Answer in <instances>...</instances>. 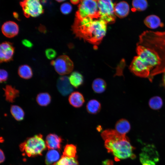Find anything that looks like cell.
I'll return each mask as SVG.
<instances>
[{"label": "cell", "mask_w": 165, "mask_h": 165, "mask_svg": "<svg viewBox=\"0 0 165 165\" xmlns=\"http://www.w3.org/2000/svg\"><path fill=\"white\" fill-rule=\"evenodd\" d=\"M107 23L100 18L87 17L76 18L72 27L78 36L94 44L100 43L105 35Z\"/></svg>", "instance_id": "obj_1"}, {"label": "cell", "mask_w": 165, "mask_h": 165, "mask_svg": "<svg viewBox=\"0 0 165 165\" xmlns=\"http://www.w3.org/2000/svg\"><path fill=\"white\" fill-rule=\"evenodd\" d=\"M137 44L151 50L160 59V64L152 71L148 78L151 81L154 76L165 72V31H145L139 35Z\"/></svg>", "instance_id": "obj_2"}, {"label": "cell", "mask_w": 165, "mask_h": 165, "mask_svg": "<svg viewBox=\"0 0 165 165\" xmlns=\"http://www.w3.org/2000/svg\"><path fill=\"white\" fill-rule=\"evenodd\" d=\"M101 135L108 152L112 153L117 160L135 158L133 152L134 148L126 135L120 134L115 130L108 129L103 131Z\"/></svg>", "instance_id": "obj_3"}, {"label": "cell", "mask_w": 165, "mask_h": 165, "mask_svg": "<svg viewBox=\"0 0 165 165\" xmlns=\"http://www.w3.org/2000/svg\"><path fill=\"white\" fill-rule=\"evenodd\" d=\"M46 143L42 134L35 135L20 144V148L28 157L41 155L46 149Z\"/></svg>", "instance_id": "obj_4"}, {"label": "cell", "mask_w": 165, "mask_h": 165, "mask_svg": "<svg viewBox=\"0 0 165 165\" xmlns=\"http://www.w3.org/2000/svg\"><path fill=\"white\" fill-rule=\"evenodd\" d=\"M97 0H81L76 13V18L82 19L87 17L99 18Z\"/></svg>", "instance_id": "obj_5"}, {"label": "cell", "mask_w": 165, "mask_h": 165, "mask_svg": "<svg viewBox=\"0 0 165 165\" xmlns=\"http://www.w3.org/2000/svg\"><path fill=\"white\" fill-rule=\"evenodd\" d=\"M99 18L107 24H112L115 21L114 4L112 0H97Z\"/></svg>", "instance_id": "obj_6"}, {"label": "cell", "mask_w": 165, "mask_h": 165, "mask_svg": "<svg viewBox=\"0 0 165 165\" xmlns=\"http://www.w3.org/2000/svg\"><path fill=\"white\" fill-rule=\"evenodd\" d=\"M129 69L133 73L137 76L148 78L154 68L148 63L137 55L133 58Z\"/></svg>", "instance_id": "obj_7"}, {"label": "cell", "mask_w": 165, "mask_h": 165, "mask_svg": "<svg viewBox=\"0 0 165 165\" xmlns=\"http://www.w3.org/2000/svg\"><path fill=\"white\" fill-rule=\"evenodd\" d=\"M50 64L54 66L56 71L62 76L72 72L74 68L73 62L70 58L65 55L58 57L55 60H52Z\"/></svg>", "instance_id": "obj_8"}, {"label": "cell", "mask_w": 165, "mask_h": 165, "mask_svg": "<svg viewBox=\"0 0 165 165\" xmlns=\"http://www.w3.org/2000/svg\"><path fill=\"white\" fill-rule=\"evenodd\" d=\"M24 16L27 18L36 17L42 14L44 9L39 0H25L20 2Z\"/></svg>", "instance_id": "obj_9"}, {"label": "cell", "mask_w": 165, "mask_h": 165, "mask_svg": "<svg viewBox=\"0 0 165 165\" xmlns=\"http://www.w3.org/2000/svg\"><path fill=\"white\" fill-rule=\"evenodd\" d=\"M139 159L142 165H156L159 156L154 145H148L142 149Z\"/></svg>", "instance_id": "obj_10"}, {"label": "cell", "mask_w": 165, "mask_h": 165, "mask_svg": "<svg viewBox=\"0 0 165 165\" xmlns=\"http://www.w3.org/2000/svg\"><path fill=\"white\" fill-rule=\"evenodd\" d=\"M136 50L137 55L149 64L154 69L160 64V61L159 57L150 49L137 44Z\"/></svg>", "instance_id": "obj_11"}, {"label": "cell", "mask_w": 165, "mask_h": 165, "mask_svg": "<svg viewBox=\"0 0 165 165\" xmlns=\"http://www.w3.org/2000/svg\"><path fill=\"white\" fill-rule=\"evenodd\" d=\"M14 48L13 44L8 42H5L0 45V61L1 63L12 60L14 53Z\"/></svg>", "instance_id": "obj_12"}, {"label": "cell", "mask_w": 165, "mask_h": 165, "mask_svg": "<svg viewBox=\"0 0 165 165\" xmlns=\"http://www.w3.org/2000/svg\"><path fill=\"white\" fill-rule=\"evenodd\" d=\"M57 87L59 92L63 96L70 94L73 91L72 86L70 82L69 77L65 75L59 77L57 82Z\"/></svg>", "instance_id": "obj_13"}, {"label": "cell", "mask_w": 165, "mask_h": 165, "mask_svg": "<svg viewBox=\"0 0 165 165\" xmlns=\"http://www.w3.org/2000/svg\"><path fill=\"white\" fill-rule=\"evenodd\" d=\"M1 31L5 36L11 38L17 35L19 32V27L15 22L8 21L5 22L2 25Z\"/></svg>", "instance_id": "obj_14"}, {"label": "cell", "mask_w": 165, "mask_h": 165, "mask_svg": "<svg viewBox=\"0 0 165 165\" xmlns=\"http://www.w3.org/2000/svg\"><path fill=\"white\" fill-rule=\"evenodd\" d=\"M114 12L116 16L120 18L126 17L130 12V6L127 2L122 1L114 5Z\"/></svg>", "instance_id": "obj_15"}, {"label": "cell", "mask_w": 165, "mask_h": 165, "mask_svg": "<svg viewBox=\"0 0 165 165\" xmlns=\"http://www.w3.org/2000/svg\"><path fill=\"white\" fill-rule=\"evenodd\" d=\"M68 100L69 104L75 108L81 107L85 102V99L83 94L79 91H74L69 95Z\"/></svg>", "instance_id": "obj_16"}, {"label": "cell", "mask_w": 165, "mask_h": 165, "mask_svg": "<svg viewBox=\"0 0 165 165\" xmlns=\"http://www.w3.org/2000/svg\"><path fill=\"white\" fill-rule=\"evenodd\" d=\"M61 138L57 135L54 134H50L46 137V146L49 150L59 149L61 148Z\"/></svg>", "instance_id": "obj_17"}, {"label": "cell", "mask_w": 165, "mask_h": 165, "mask_svg": "<svg viewBox=\"0 0 165 165\" xmlns=\"http://www.w3.org/2000/svg\"><path fill=\"white\" fill-rule=\"evenodd\" d=\"M144 22L145 25L151 29H156L163 26L159 17L153 14L147 16L145 19Z\"/></svg>", "instance_id": "obj_18"}, {"label": "cell", "mask_w": 165, "mask_h": 165, "mask_svg": "<svg viewBox=\"0 0 165 165\" xmlns=\"http://www.w3.org/2000/svg\"><path fill=\"white\" fill-rule=\"evenodd\" d=\"M6 100L9 102L13 103L19 95V90L9 85H6L3 88Z\"/></svg>", "instance_id": "obj_19"}, {"label": "cell", "mask_w": 165, "mask_h": 165, "mask_svg": "<svg viewBox=\"0 0 165 165\" xmlns=\"http://www.w3.org/2000/svg\"><path fill=\"white\" fill-rule=\"evenodd\" d=\"M130 125L129 122L125 119L118 120L115 125V130L118 133L123 135H126L130 129Z\"/></svg>", "instance_id": "obj_20"}, {"label": "cell", "mask_w": 165, "mask_h": 165, "mask_svg": "<svg viewBox=\"0 0 165 165\" xmlns=\"http://www.w3.org/2000/svg\"><path fill=\"white\" fill-rule=\"evenodd\" d=\"M69 79L71 85L76 88H79L82 85L84 82L82 75L77 71L72 72L69 77Z\"/></svg>", "instance_id": "obj_21"}, {"label": "cell", "mask_w": 165, "mask_h": 165, "mask_svg": "<svg viewBox=\"0 0 165 165\" xmlns=\"http://www.w3.org/2000/svg\"><path fill=\"white\" fill-rule=\"evenodd\" d=\"M101 108L100 102L95 99L90 100L87 103L86 108L87 112L91 114H96L99 113Z\"/></svg>", "instance_id": "obj_22"}, {"label": "cell", "mask_w": 165, "mask_h": 165, "mask_svg": "<svg viewBox=\"0 0 165 165\" xmlns=\"http://www.w3.org/2000/svg\"><path fill=\"white\" fill-rule=\"evenodd\" d=\"M92 87L95 93L101 94L105 90L107 87V83L104 79L101 78H97L93 81Z\"/></svg>", "instance_id": "obj_23"}, {"label": "cell", "mask_w": 165, "mask_h": 165, "mask_svg": "<svg viewBox=\"0 0 165 165\" xmlns=\"http://www.w3.org/2000/svg\"><path fill=\"white\" fill-rule=\"evenodd\" d=\"M18 73L20 77L26 79H31L33 76V72L31 68L27 64L20 66L18 70Z\"/></svg>", "instance_id": "obj_24"}, {"label": "cell", "mask_w": 165, "mask_h": 165, "mask_svg": "<svg viewBox=\"0 0 165 165\" xmlns=\"http://www.w3.org/2000/svg\"><path fill=\"white\" fill-rule=\"evenodd\" d=\"M11 113L17 121H20L24 118L25 113L23 110L19 106L12 105L10 108Z\"/></svg>", "instance_id": "obj_25"}, {"label": "cell", "mask_w": 165, "mask_h": 165, "mask_svg": "<svg viewBox=\"0 0 165 165\" xmlns=\"http://www.w3.org/2000/svg\"><path fill=\"white\" fill-rule=\"evenodd\" d=\"M36 101L39 105L46 106L50 103L51 101V97L48 93H41L37 95Z\"/></svg>", "instance_id": "obj_26"}, {"label": "cell", "mask_w": 165, "mask_h": 165, "mask_svg": "<svg viewBox=\"0 0 165 165\" xmlns=\"http://www.w3.org/2000/svg\"><path fill=\"white\" fill-rule=\"evenodd\" d=\"M132 6L133 12L142 11L147 9L148 3L146 0H134L132 1Z\"/></svg>", "instance_id": "obj_27"}, {"label": "cell", "mask_w": 165, "mask_h": 165, "mask_svg": "<svg viewBox=\"0 0 165 165\" xmlns=\"http://www.w3.org/2000/svg\"><path fill=\"white\" fill-rule=\"evenodd\" d=\"M59 157L60 154L58 152L54 149L50 150L46 154V163L47 165H50L54 162H57Z\"/></svg>", "instance_id": "obj_28"}, {"label": "cell", "mask_w": 165, "mask_h": 165, "mask_svg": "<svg viewBox=\"0 0 165 165\" xmlns=\"http://www.w3.org/2000/svg\"><path fill=\"white\" fill-rule=\"evenodd\" d=\"M52 165H79V164L76 157L70 158L62 155L58 161Z\"/></svg>", "instance_id": "obj_29"}, {"label": "cell", "mask_w": 165, "mask_h": 165, "mask_svg": "<svg viewBox=\"0 0 165 165\" xmlns=\"http://www.w3.org/2000/svg\"><path fill=\"white\" fill-rule=\"evenodd\" d=\"M148 104L150 108L156 110L161 108L163 102L160 97L155 96L152 97L149 100Z\"/></svg>", "instance_id": "obj_30"}, {"label": "cell", "mask_w": 165, "mask_h": 165, "mask_svg": "<svg viewBox=\"0 0 165 165\" xmlns=\"http://www.w3.org/2000/svg\"><path fill=\"white\" fill-rule=\"evenodd\" d=\"M76 147L72 144L67 145L65 147L63 155L70 158L75 157Z\"/></svg>", "instance_id": "obj_31"}, {"label": "cell", "mask_w": 165, "mask_h": 165, "mask_svg": "<svg viewBox=\"0 0 165 165\" xmlns=\"http://www.w3.org/2000/svg\"><path fill=\"white\" fill-rule=\"evenodd\" d=\"M61 12L64 14L67 15L70 13L72 10V6L69 2L62 3L60 7Z\"/></svg>", "instance_id": "obj_32"}, {"label": "cell", "mask_w": 165, "mask_h": 165, "mask_svg": "<svg viewBox=\"0 0 165 165\" xmlns=\"http://www.w3.org/2000/svg\"><path fill=\"white\" fill-rule=\"evenodd\" d=\"M45 53L47 58L50 60L54 59L57 55L56 51L52 48L46 49L45 51Z\"/></svg>", "instance_id": "obj_33"}, {"label": "cell", "mask_w": 165, "mask_h": 165, "mask_svg": "<svg viewBox=\"0 0 165 165\" xmlns=\"http://www.w3.org/2000/svg\"><path fill=\"white\" fill-rule=\"evenodd\" d=\"M0 82L1 83L6 82L8 78V72L5 70L1 69L0 70Z\"/></svg>", "instance_id": "obj_34"}, {"label": "cell", "mask_w": 165, "mask_h": 165, "mask_svg": "<svg viewBox=\"0 0 165 165\" xmlns=\"http://www.w3.org/2000/svg\"><path fill=\"white\" fill-rule=\"evenodd\" d=\"M22 44L25 46L31 48L33 46L32 43L29 40L26 39H24L22 41Z\"/></svg>", "instance_id": "obj_35"}, {"label": "cell", "mask_w": 165, "mask_h": 165, "mask_svg": "<svg viewBox=\"0 0 165 165\" xmlns=\"http://www.w3.org/2000/svg\"><path fill=\"white\" fill-rule=\"evenodd\" d=\"M0 163H2L5 160V157L4 155V153L2 151V150L1 149H0Z\"/></svg>", "instance_id": "obj_36"}, {"label": "cell", "mask_w": 165, "mask_h": 165, "mask_svg": "<svg viewBox=\"0 0 165 165\" xmlns=\"http://www.w3.org/2000/svg\"><path fill=\"white\" fill-rule=\"evenodd\" d=\"M70 2L71 3L74 5H76L80 2V0H71Z\"/></svg>", "instance_id": "obj_37"}, {"label": "cell", "mask_w": 165, "mask_h": 165, "mask_svg": "<svg viewBox=\"0 0 165 165\" xmlns=\"http://www.w3.org/2000/svg\"><path fill=\"white\" fill-rule=\"evenodd\" d=\"M13 14L14 18L18 20L19 15L16 12H14V13H13Z\"/></svg>", "instance_id": "obj_38"}, {"label": "cell", "mask_w": 165, "mask_h": 165, "mask_svg": "<svg viewBox=\"0 0 165 165\" xmlns=\"http://www.w3.org/2000/svg\"><path fill=\"white\" fill-rule=\"evenodd\" d=\"M163 73V82L164 86H165V72Z\"/></svg>", "instance_id": "obj_39"}, {"label": "cell", "mask_w": 165, "mask_h": 165, "mask_svg": "<svg viewBox=\"0 0 165 165\" xmlns=\"http://www.w3.org/2000/svg\"><path fill=\"white\" fill-rule=\"evenodd\" d=\"M56 1L58 2H62L64 1H65L63 0H57Z\"/></svg>", "instance_id": "obj_40"}]
</instances>
